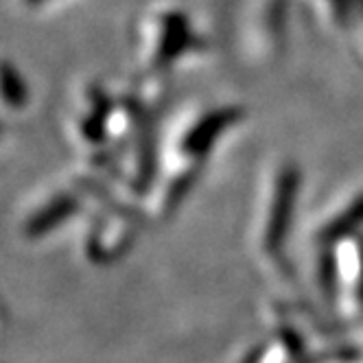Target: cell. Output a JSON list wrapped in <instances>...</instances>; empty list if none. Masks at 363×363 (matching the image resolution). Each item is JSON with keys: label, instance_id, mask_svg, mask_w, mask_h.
<instances>
[{"label": "cell", "instance_id": "obj_1", "mask_svg": "<svg viewBox=\"0 0 363 363\" xmlns=\"http://www.w3.org/2000/svg\"><path fill=\"white\" fill-rule=\"evenodd\" d=\"M27 101H29V90L20 72L7 60H0V108L18 112L24 110Z\"/></svg>", "mask_w": 363, "mask_h": 363}]
</instances>
